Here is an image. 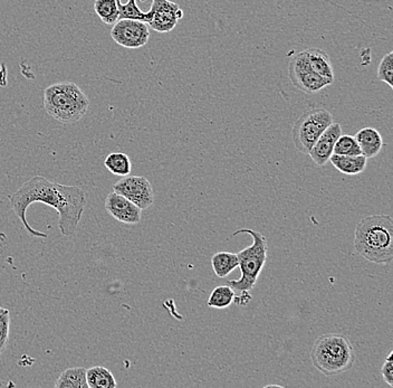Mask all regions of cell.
<instances>
[{
  "mask_svg": "<svg viewBox=\"0 0 393 388\" xmlns=\"http://www.w3.org/2000/svg\"><path fill=\"white\" fill-rule=\"evenodd\" d=\"M235 295L236 292L232 287L227 285H219L211 291L207 305L209 308L226 309L234 303Z\"/></svg>",
  "mask_w": 393,
  "mask_h": 388,
  "instance_id": "ffe728a7",
  "label": "cell"
},
{
  "mask_svg": "<svg viewBox=\"0 0 393 388\" xmlns=\"http://www.w3.org/2000/svg\"><path fill=\"white\" fill-rule=\"evenodd\" d=\"M113 190L131 200L141 210L151 208L155 202V192L146 177L130 175L122 177L114 184Z\"/></svg>",
  "mask_w": 393,
  "mask_h": 388,
  "instance_id": "ba28073f",
  "label": "cell"
},
{
  "mask_svg": "<svg viewBox=\"0 0 393 388\" xmlns=\"http://www.w3.org/2000/svg\"><path fill=\"white\" fill-rule=\"evenodd\" d=\"M377 78L381 82L388 84L391 88H393V53L390 52L384 55L379 64Z\"/></svg>",
  "mask_w": 393,
  "mask_h": 388,
  "instance_id": "cb8c5ba5",
  "label": "cell"
},
{
  "mask_svg": "<svg viewBox=\"0 0 393 388\" xmlns=\"http://www.w3.org/2000/svg\"><path fill=\"white\" fill-rule=\"evenodd\" d=\"M151 19L149 25L158 33H170L183 17V11L179 5L170 0H152Z\"/></svg>",
  "mask_w": 393,
  "mask_h": 388,
  "instance_id": "30bf717a",
  "label": "cell"
},
{
  "mask_svg": "<svg viewBox=\"0 0 393 388\" xmlns=\"http://www.w3.org/2000/svg\"><path fill=\"white\" fill-rule=\"evenodd\" d=\"M288 73L294 86L304 93H317L335 82V80L323 78L312 70L305 51L292 57Z\"/></svg>",
  "mask_w": 393,
  "mask_h": 388,
  "instance_id": "52a82bcc",
  "label": "cell"
},
{
  "mask_svg": "<svg viewBox=\"0 0 393 388\" xmlns=\"http://www.w3.org/2000/svg\"><path fill=\"white\" fill-rule=\"evenodd\" d=\"M111 37L124 48H141L149 42V25L133 19H118L111 29Z\"/></svg>",
  "mask_w": 393,
  "mask_h": 388,
  "instance_id": "9c48e42d",
  "label": "cell"
},
{
  "mask_svg": "<svg viewBox=\"0 0 393 388\" xmlns=\"http://www.w3.org/2000/svg\"><path fill=\"white\" fill-rule=\"evenodd\" d=\"M140 1H142V3H144V1H147V0H140Z\"/></svg>",
  "mask_w": 393,
  "mask_h": 388,
  "instance_id": "f1b7e54d",
  "label": "cell"
},
{
  "mask_svg": "<svg viewBox=\"0 0 393 388\" xmlns=\"http://www.w3.org/2000/svg\"><path fill=\"white\" fill-rule=\"evenodd\" d=\"M330 161L340 173L349 175V176L360 175L367 169V158L363 155H332Z\"/></svg>",
  "mask_w": 393,
  "mask_h": 388,
  "instance_id": "5bb4252c",
  "label": "cell"
},
{
  "mask_svg": "<svg viewBox=\"0 0 393 388\" xmlns=\"http://www.w3.org/2000/svg\"><path fill=\"white\" fill-rule=\"evenodd\" d=\"M11 208L31 236L47 238L46 234L34 230L27 220L29 206L41 203L54 208L58 214V228L64 236L75 234L86 206V195L78 186L57 184L45 177L35 176L27 180L17 192L9 196Z\"/></svg>",
  "mask_w": 393,
  "mask_h": 388,
  "instance_id": "6da1fadb",
  "label": "cell"
},
{
  "mask_svg": "<svg viewBox=\"0 0 393 388\" xmlns=\"http://www.w3.org/2000/svg\"><path fill=\"white\" fill-rule=\"evenodd\" d=\"M94 11L106 25H114L118 21L116 0H96Z\"/></svg>",
  "mask_w": 393,
  "mask_h": 388,
  "instance_id": "7402d4cb",
  "label": "cell"
},
{
  "mask_svg": "<svg viewBox=\"0 0 393 388\" xmlns=\"http://www.w3.org/2000/svg\"><path fill=\"white\" fill-rule=\"evenodd\" d=\"M104 206L106 212L118 222L123 223L126 225H136L141 222L142 210L131 200L114 190L106 197Z\"/></svg>",
  "mask_w": 393,
  "mask_h": 388,
  "instance_id": "8fae6325",
  "label": "cell"
},
{
  "mask_svg": "<svg viewBox=\"0 0 393 388\" xmlns=\"http://www.w3.org/2000/svg\"><path fill=\"white\" fill-rule=\"evenodd\" d=\"M56 388H88L84 367L67 368L57 378Z\"/></svg>",
  "mask_w": 393,
  "mask_h": 388,
  "instance_id": "ac0fdd59",
  "label": "cell"
},
{
  "mask_svg": "<svg viewBox=\"0 0 393 388\" xmlns=\"http://www.w3.org/2000/svg\"><path fill=\"white\" fill-rule=\"evenodd\" d=\"M314 367L327 377L347 373L354 365V348L347 337L327 334L319 337L311 350Z\"/></svg>",
  "mask_w": 393,
  "mask_h": 388,
  "instance_id": "3957f363",
  "label": "cell"
},
{
  "mask_svg": "<svg viewBox=\"0 0 393 388\" xmlns=\"http://www.w3.org/2000/svg\"><path fill=\"white\" fill-rule=\"evenodd\" d=\"M307 60H309L310 66L314 72L317 73L319 76L323 78L335 80V71L330 61L329 55L320 48L305 49Z\"/></svg>",
  "mask_w": 393,
  "mask_h": 388,
  "instance_id": "9a60e30c",
  "label": "cell"
},
{
  "mask_svg": "<svg viewBox=\"0 0 393 388\" xmlns=\"http://www.w3.org/2000/svg\"><path fill=\"white\" fill-rule=\"evenodd\" d=\"M104 166L116 176H128L132 170L131 159L123 153H110L104 160Z\"/></svg>",
  "mask_w": 393,
  "mask_h": 388,
  "instance_id": "d6986e66",
  "label": "cell"
},
{
  "mask_svg": "<svg viewBox=\"0 0 393 388\" xmlns=\"http://www.w3.org/2000/svg\"><path fill=\"white\" fill-rule=\"evenodd\" d=\"M393 352H389L381 367V375L390 387H393Z\"/></svg>",
  "mask_w": 393,
  "mask_h": 388,
  "instance_id": "484cf974",
  "label": "cell"
},
{
  "mask_svg": "<svg viewBox=\"0 0 393 388\" xmlns=\"http://www.w3.org/2000/svg\"><path fill=\"white\" fill-rule=\"evenodd\" d=\"M7 68L4 63H0V86H7Z\"/></svg>",
  "mask_w": 393,
  "mask_h": 388,
  "instance_id": "83f0119b",
  "label": "cell"
},
{
  "mask_svg": "<svg viewBox=\"0 0 393 388\" xmlns=\"http://www.w3.org/2000/svg\"><path fill=\"white\" fill-rule=\"evenodd\" d=\"M250 234L252 238V245L237 253L238 267L242 272V277L237 280H227L225 285L234 289L235 292L240 291H252L257 283L258 277L264 269L267 261L268 243L267 240L258 230L252 228H242L233 233V236L238 234Z\"/></svg>",
  "mask_w": 393,
  "mask_h": 388,
  "instance_id": "5b68a950",
  "label": "cell"
},
{
  "mask_svg": "<svg viewBox=\"0 0 393 388\" xmlns=\"http://www.w3.org/2000/svg\"><path fill=\"white\" fill-rule=\"evenodd\" d=\"M355 251L369 262L389 264L393 260V220L390 215H372L357 223Z\"/></svg>",
  "mask_w": 393,
  "mask_h": 388,
  "instance_id": "7a4b0ae2",
  "label": "cell"
},
{
  "mask_svg": "<svg viewBox=\"0 0 393 388\" xmlns=\"http://www.w3.org/2000/svg\"><path fill=\"white\" fill-rule=\"evenodd\" d=\"M333 155H359L362 153L354 136L341 135L335 143Z\"/></svg>",
  "mask_w": 393,
  "mask_h": 388,
  "instance_id": "603a6c76",
  "label": "cell"
},
{
  "mask_svg": "<svg viewBox=\"0 0 393 388\" xmlns=\"http://www.w3.org/2000/svg\"><path fill=\"white\" fill-rule=\"evenodd\" d=\"M116 3L118 8V19H133L147 24L151 19V11H142L136 4V0H128L126 4H122L121 0H116Z\"/></svg>",
  "mask_w": 393,
  "mask_h": 388,
  "instance_id": "44dd1931",
  "label": "cell"
},
{
  "mask_svg": "<svg viewBox=\"0 0 393 388\" xmlns=\"http://www.w3.org/2000/svg\"><path fill=\"white\" fill-rule=\"evenodd\" d=\"M341 135V125L333 122L320 136L319 139L316 140V143H314L311 150L307 153L311 157L312 160L315 163L316 166L323 167L329 163L331 155H333L337 138Z\"/></svg>",
  "mask_w": 393,
  "mask_h": 388,
  "instance_id": "7c38bea8",
  "label": "cell"
},
{
  "mask_svg": "<svg viewBox=\"0 0 393 388\" xmlns=\"http://www.w3.org/2000/svg\"><path fill=\"white\" fill-rule=\"evenodd\" d=\"M354 138L360 147L361 153L367 159L374 158L375 155H378L382 150V136L374 128H363L360 131L357 132Z\"/></svg>",
  "mask_w": 393,
  "mask_h": 388,
  "instance_id": "4fadbf2b",
  "label": "cell"
},
{
  "mask_svg": "<svg viewBox=\"0 0 393 388\" xmlns=\"http://www.w3.org/2000/svg\"><path fill=\"white\" fill-rule=\"evenodd\" d=\"M333 123V116L325 109H312L304 112L296 120L292 129L294 146L300 153H309L316 140Z\"/></svg>",
  "mask_w": 393,
  "mask_h": 388,
  "instance_id": "8992f818",
  "label": "cell"
},
{
  "mask_svg": "<svg viewBox=\"0 0 393 388\" xmlns=\"http://www.w3.org/2000/svg\"><path fill=\"white\" fill-rule=\"evenodd\" d=\"M11 329V312L3 307H0V354H3L7 346Z\"/></svg>",
  "mask_w": 393,
  "mask_h": 388,
  "instance_id": "d4e9b609",
  "label": "cell"
},
{
  "mask_svg": "<svg viewBox=\"0 0 393 388\" xmlns=\"http://www.w3.org/2000/svg\"><path fill=\"white\" fill-rule=\"evenodd\" d=\"M238 257L237 254L230 252H218L213 254L211 257V267H213L215 275L221 279L230 275L235 269L238 267Z\"/></svg>",
  "mask_w": 393,
  "mask_h": 388,
  "instance_id": "e0dca14e",
  "label": "cell"
},
{
  "mask_svg": "<svg viewBox=\"0 0 393 388\" xmlns=\"http://www.w3.org/2000/svg\"><path fill=\"white\" fill-rule=\"evenodd\" d=\"M88 96L73 82H59L45 90V111L61 123L72 125L80 121L88 112Z\"/></svg>",
  "mask_w": 393,
  "mask_h": 388,
  "instance_id": "277c9868",
  "label": "cell"
},
{
  "mask_svg": "<svg viewBox=\"0 0 393 388\" xmlns=\"http://www.w3.org/2000/svg\"><path fill=\"white\" fill-rule=\"evenodd\" d=\"M252 300V295L250 291H240L238 295H235L234 303L237 305H246Z\"/></svg>",
  "mask_w": 393,
  "mask_h": 388,
  "instance_id": "4316f807",
  "label": "cell"
},
{
  "mask_svg": "<svg viewBox=\"0 0 393 388\" xmlns=\"http://www.w3.org/2000/svg\"><path fill=\"white\" fill-rule=\"evenodd\" d=\"M86 382L88 388H116L118 387L116 377L111 370L102 366H94V367L86 369Z\"/></svg>",
  "mask_w": 393,
  "mask_h": 388,
  "instance_id": "2e32d148",
  "label": "cell"
}]
</instances>
